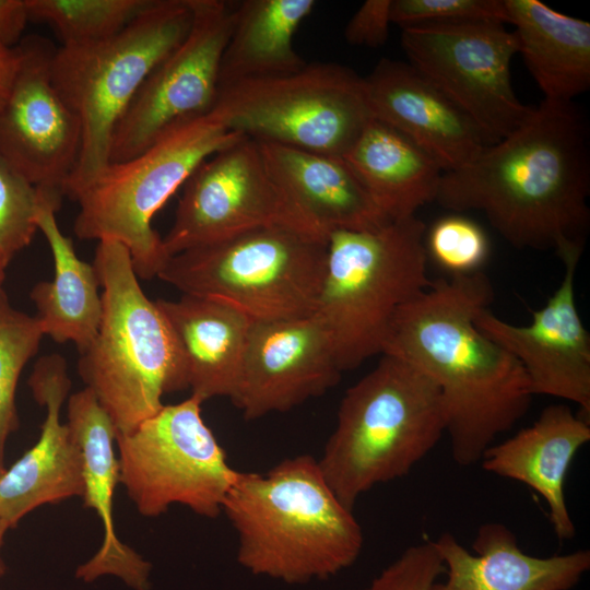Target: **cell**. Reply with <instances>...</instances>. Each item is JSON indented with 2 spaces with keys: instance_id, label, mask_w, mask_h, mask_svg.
<instances>
[{
  "instance_id": "obj_33",
  "label": "cell",
  "mask_w": 590,
  "mask_h": 590,
  "mask_svg": "<svg viewBox=\"0 0 590 590\" xmlns=\"http://www.w3.org/2000/svg\"><path fill=\"white\" fill-rule=\"evenodd\" d=\"M391 23L494 21L508 23L505 0H392Z\"/></svg>"
},
{
  "instance_id": "obj_27",
  "label": "cell",
  "mask_w": 590,
  "mask_h": 590,
  "mask_svg": "<svg viewBox=\"0 0 590 590\" xmlns=\"http://www.w3.org/2000/svg\"><path fill=\"white\" fill-rule=\"evenodd\" d=\"M518 54L544 99L573 102L590 87V23L538 0H505Z\"/></svg>"
},
{
  "instance_id": "obj_6",
  "label": "cell",
  "mask_w": 590,
  "mask_h": 590,
  "mask_svg": "<svg viewBox=\"0 0 590 590\" xmlns=\"http://www.w3.org/2000/svg\"><path fill=\"white\" fill-rule=\"evenodd\" d=\"M425 232L414 215L328 236L315 314L330 334L341 371L381 354L398 310L432 284Z\"/></svg>"
},
{
  "instance_id": "obj_15",
  "label": "cell",
  "mask_w": 590,
  "mask_h": 590,
  "mask_svg": "<svg viewBox=\"0 0 590 590\" xmlns=\"http://www.w3.org/2000/svg\"><path fill=\"white\" fill-rule=\"evenodd\" d=\"M16 72L0 104V157L39 190L61 198L81 149V123L56 90V48L27 36L15 46Z\"/></svg>"
},
{
  "instance_id": "obj_12",
  "label": "cell",
  "mask_w": 590,
  "mask_h": 590,
  "mask_svg": "<svg viewBox=\"0 0 590 590\" xmlns=\"http://www.w3.org/2000/svg\"><path fill=\"white\" fill-rule=\"evenodd\" d=\"M401 30L408 62L474 122L489 145L530 115L533 107L522 104L512 88L510 64L518 40L505 24L422 23Z\"/></svg>"
},
{
  "instance_id": "obj_19",
  "label": "cell",
  "mask_w": 590,
  "mask_h": 590,
  "mask_svg": "<svg viewBox=\"0 0 590 590\" xmlns=\"http://www.w3.org/2000/svg\"><path fill=\"white\" fill-rule=\"evenodd\" d=\"M364 79L374 118L412 140L444 173L468 165L489 145L474 122L409 62L384 58Z\"/></svg>"
},
{
  "instance_id": "obj_10",
  "label": "cell",
  "mask_w": 590,
  "mask_h": 590,
  "mask_svg": "<svg viewBox=\"0 0 590 590\" xmlns=\"http://www.w3.org/2000/svg\"><path fill=\"white\" fill-rule=\"evenodd\" d=\"M211 113L249 139L339 157L374 119L365 79L333 62L221 87Z\"/></svg>"
},
{
  "instance_id": "obj_5",
  "label": "cell",
  "mask_w": 590,
  "mask_h": 590,
  "mask_svg": "<svg viewBox=\"0 0 590 590\" xmlns=\"http://www.w3.org/2000/svg\"><path fill=\"white\" fill-rule=\"evenodd\" d=\"M93 264L103 314L95 339L80 353L79 374L117 436L158 412L164 394L188 386L173 329L142 291L129 250L117 241H98Z\"/></svg>"
},
{
  "instance_id": "obj_11",
  "label": "cell",
  "mask_w": 590,
  "mask_h": 590,
  "mask_svg": "<svg viewBox=\"0 0 590 590\" xmlns=\"http://www.w3.org/2000/svg\"><path fill=\"white\" fill-rule=\"evenodd\" d=\"M201 404L190 396L163 405L116 436L119 483L142 516L157 517L174 504L206 518L222 512L237 470L203 421Z\"/></svg>"
},
{
  "instance_id": "obj_24",
  "label": "cell",
  "mask_w": 590,
  "mask_h": 590,
  "mask_svg": "<svg viewBox=\"0 0 590 590\" xmlns=\"http://www.w3.org/2000/svg\"><path fill=\"white\" fill-rule=\"evenodd\" d=\"M178 342L191 397L201 403L232 398L252 321L216 299L186 295L157 299Z\"/></svg>"
},
{
  "instance_id": "obj_4",
  "label": "cell",
  "mask_w": 590,
  "mask_h": 590,
  "mask_svg": "<svg viewBox=\"0 0 590 590\" xmlns=\"http://www.w3.org/2000/svg\"><path fill=\"white\" fill-rule=\"evenodd\" d=\"M445 433L436 384L410 363L381 354L345 391L318 463L338 498L353 510L374 486L410 473Z\"/></svg>"
},
{
  "instance_id": "obj_18",
  "label": "cell",
  "mask_w": 590,
  "mask_h": 590,
  "mask_svg": "<svg viewBox=\"0 0 590 590\" xmlns=\"http://www.w3.org/2000/svg\"><path fill=\"white\" fill-rule=\"evenodd\" d=\"M34 399L45 405L40 436L0 479V518L14 527L26 514L83 494L82 458L61 406L71 387L60 354L40 357L28 379Z\"/></svg>"
},
{
  "instance_id": "obj_21",
  "label": "cell",
  "mask_w": 590,
  "mask_h": 590,
  "mask_svg": "<svg viewBox=\"0 0 590 590\" xmlns=\"http://www.w3.org/2000/svg\"><path fill=\"white\" fill-rule=\"evenodd\" d=\"M82 458L83 494L86 508L93 509L103 524L99 550L75 571V577L92 582L110 575L133 590H150L152 565L117 536L113 518V497L119 483V462L115 455L116 430L95 394L84 388L69 398L68 423Z\"/></svg>"
},
{
  "instance_id": "obj_13",
  "label": "cell",
  "mask_w": 590,
  "mask_h": 590,
  "mask_svg": "<svg viewBox=\"0 0 590 590\" xmlns=\"http://www.w3.org/2000/svg\"><path fill=\"white\" fill-rule=\"evenodd\" d=\"M168 257L262 227H284L328 240L270 174L258 141L244 138L205 160L184 185Z\"/></svg>"
},
{
  "instance_id": "obj_22",
  "label": "cell",
  "mask_w": 590,
  "mask_h": 590,
  "mask_svg": "<svg viewBox=\"0 0 590 590\" xmlns=\"http://www.w3.org/2000/svg\"><path fill=\"white\" fill-rule=\"evenodd\" d=\"M589 440L590 421L564 403L551 404L530 426L491 445L480 462L485 471L535 491L547 505L557 539L569 541L576 527L564 484L575 456Z\"/></svg>"
},
{
  "instance_id": "obj_8",
  "label": "cell",
  "mask_w": 590,
  "mask_h": 590,
  "mask_svg": "<svg viewBox=\"0 0 590 590\" xmlns=\"http://www.w3.org/2000/svg\"><path fill=\"white\" fill-rule=\"evenodd\" d=\"M327 240L262 227L170 256L157 278L181 294L223 302L251 321L310 316L323 280Z\"/></svg>"
},
{
  "instance_id": "obj_17",
  "label": "cell",
  "mask_w": 590,
  "mask_h": 590,
  "mask_svg": "<svg viewBox=\"0 0 590 590\" xmlns=\"http://www.w3.org/2000/svg\"><path fill=\"white\" fill-rule=\"evenodd\" d=\"M581 253L562 257L564 276L545 305L532 311L529 324L507 322L489 308L475 324L507 350L522 366L533 396L570 401L590 421V334L575 297V275Z\"/></svg>"
},
{
  "instance_id": "obj_9",
  "label": "cell",
  "mask_w": 590,
  "mask_h": 590,
  "mask_svg": "<svg viewBox=\"0 0 590 590\" xmlns=\"http://www.w3.org/2000/svg\"><path fill=\"white\" fill-rule=\"evenodd\" d=\"M244 138L210 113L135 156L109 163L73 199L80 206L75 235L123 245L138 278L157 276L169 257L152 226L153 217L205 160Z\"/></svg>"
},
{
  "instance_id": "obj_3",
  "label": "cell",
  "mask_w": 590,
  "mask_h": 590,
  "mask_svg": "<svg viewBox=\"0 0 590 590\" xmlns=\"http://www.w3.org/2000/svg\"><path fill=\"white\" fill-rule=\"evenodd\" d=\"M222 512L237 533L238 564L288 585L335 576L363 548L353 510L310 455L284 459L264 473L237 471Z\"/></svg>"
},
{
  "instance_id": "obj_26",
  "label": "cell",
  "mask_w": 590,
  "mask_h": 590,
  "mask_svg": "<svg viewBox=\"0 0 590 590\" xmlns=\"http://www.w3.org/2000/svg\"><path fill=\"white\" fill-rule=\"evenodd\" d=\"M343 160L389 221L414 216L435 201L444 174L412 140L375 118Z\"/></svg>"
},
{
  "instance_id": "obj_16",
  "label": "cell",
  "mask_w": 590,
  "mask_h": 590,
  "mask_svg": "<svg viewBox=\"0 0 590 590\" xmlns=\"http://www.w3.org/2000/svg\"><path fill=\"white\" fill-rule=\"evenodd\" d=\"M341 374L330 334L315 312L252 321L229 400L246 420H256L323 394Z\"/></svg>"
},
{
  "instance_id": "obj_7",
  "label": "cell",
  "mask_w": 590,
  "mask_h": 590,
  "mask_svg": "<svg viewBox=\"0 0 590 590\" xmlns=\"http://www.w3.org/2000/svg\"><path fill=\"white\" fill-rule=\"evenodd\" d=\"M191 22L189 0H152L118 34L56 48L51 80L82 131L64 196L73 200L109 164L118 122L149 74L185 39Z\"/></svg>"
},
{
  "instance_id": "obj_1",
  "label": "cell",
  "mask_w": 590,
  "mask_h": 590,
  "mask_svg": "<svg viewBox=\"0 0 590 590\" xmlns=\"http://www.w3.org/2000/svg\"><path fill=\"white\" fill-rule=\"evenodd\" d=\"M573 102L544 99L510 134L444 173L435 201L481 211L519 249L582 253L590 226V138Z\"/></svg>"
},
{
  "instance_id": "obj_14",
  "label": "cell",
  "mask_w": 590,
  "mask_h": 590,
  "mask_svg": "<svg viewBox=\"0 0 590 590\" xmlns=\"http://www.w3.org/2000/svg\"><path fill=\"white\" fill-rule=\"evenodd\" d=\"M185 39L149 74L113 134L109 163L127 161L170 131L206 116L219 95V73L237 3L189 0Z\"/></svg>"
},
{
  "instance_id": "obj_23",
  "label": "cell",
  "mask_w": 590,
  "mask_h": 590,
  "mask_svg": "<svg viewBox=\"0 0 590 590\" xmlns=\"http://www.w3.org/2000/svg\"><path fill=\"white\" fill-rule=\"evenodd\" d=\"M258 143L274 180L324 236L370 231L390 222L343 157Z\"/></svg>"
},
{
  "instance_id": "obj_37",
  "label": "cell",
  "mask_w": 590,
  "mask_h": 590,
  "mask_svg": "<svg viewBox=\"0 0 590 590\" xmlns=\"http://www.w3.org/2000/svg\"><path fill=\"white\" fill-rule=\"evenodd\" d=\"M19 62L17 51L0 44V104L8 95Z\"/></svg>"
},
{
  "instance_id": "obj_20",
  "label": "cell",
  "mask_w": 590,
  "mask_h": 590,
  "mask_svg": "<svg viewBox=\"0 0 590 590\" xmlns=\"http://www.w3.org/2000/svg\"><path fill=\"white\" fill-rule=\"evenodd\" d=\"M433 543L446 578L430 590H570L590 569L588 550L547 557L529 555L500 522L479 528L473 553L449 532Z\"/></svg>"
},
{
  "instance_id": "obj_39",
  "label": "cell",
  "mask_w": 590,
  "mask_h": 590,
  "mask_svg": "<svg viewBox=\"0 0 590 590\" xmlns=\"http://www.w3.org/2000/svg\"><path fill=\"white\" fill-rule=\"evenodd\" d=\"M4 271H5V269L0 266V290L2 288L1 284H2V282L4 280V275H5Z\"/></svg>"
},
{
  "instance_id": "obj_36",
  "label": "cell",
  "mask_w": 590,
  "mask_h": 590,
  "mask_svg": "<svg viewBox=\"0 0 590 590\" xmlns=\"http://www.w3.org/2000/svg\"><path fill=\"white\" fill-rule=\"evenodd\" d=\"M28 21L25 0H0V44L14 48Z\"/></svg>"
},
{
  "instance_id": "obj_28",
  "label": "cell",
  "mask_w": 590,
  "mask_h": 590,
  "mask_svg": "<svg viewBox=\"0 0 590 590\" xmlns=\"http://www.w3.org/2000/svg\"><path fill=\"white\" fill-rule=\"evenodd\" d=\"M315 7V0L239 2L221 60L219 88L304 68L307 62L296 52L293 38Z\"/></svg>"
},
{
  "instance_id": "obj_32",
  "label": "cell",
  "mask_w": 590,
  "mask_h": 590,
  "mask_svg": "<svg viewBox=\"0 0 590 590\" xmlns=\"http://www.w3.org/2000/svg\"><path fill=\"white\" fill-rule=\"evenodd\" d=\"M43 192L0 157V266L27 247L36 231Z\"/></svg>"
},
{
  "instance_id": "obj_34",
  "label": "cell",
  "mask_w": 590,
  "mask_h": 590,
  "mask_svg": "<svg viewBox=\"0 0 590 590\" xmlns=\"http://www.w3.org/2000/svg\"><path fill=\"white\" fill-rule=\"evenodd\" d=\"M445 567L433 541L406 547L363 590H430Z\"/></svg>"
},
{
  "instance_id": "obj_30",
  "label": "cell",
  "mask_w": 590,
  "mask_h": 590,
  "mask_svg": "<svg viewBox=\"0 0 590 590\" xmlns=\"http://www.w3.org/2000/svg\"><path fill=\"white\" fill-rule=\"evenodd\" d=\"M40 322L13 308L0 290V463L5 442L17 427L15 390L22 369L38 351L44 337Z\"/></svg>"
},
{
  "instance_id": "obj_35",
  "label": "cell",
  "mask_w": 590,
  "mask_h": 590,
  "mask_svg": "<svg viewBox=\"0 0 590 590\" xmlns=\"http://www.w3.org/2000/svg\"><path fill=\"white\" fill-rule=\"evenodd\" d=\"M392 0H367L353 14L344 30L345 40L354 46H382L391 24Z\"/></svg>"
},
{
  "instance_id": "obj_29",
  "label": "cell",
  "mask_w": 590,
  "mask_h": 590,
  "mask_svg": "<svg viewBox=\"0 0 590 590\" xmlns=\"http://www.w3.org/2000/svg\"><path fill=\"white\" fill-rule=\"evenodd\" d=\"M30 21L49 24L62 45L98 42L121 32L152 0H25Z\"/></svg>"
},
{
  "instance_id": "obj_25",
  "label": "cell",
  "mask_w": 590,
  "mask_h": 590,
  "mask_svg": "<svg viewBox=\"0 0 590 590\" xmlns=\"http://www.w3.org/2000/svg\"><path fill=\"white\" fill-rule=\"evenodd\" d=\"M61 201L43 193L35 222L54 259V279L31 291L44 334L59 343L73 342L84 352L96 337L103 314L99 278L94 264L81 260L72 239L56 219Z\"/></svg>"
},
{
  "instance_id": "obj_38",
  "label": "cell",
  "mask_w": 590,
  "mask_h": 590,
  "mask_svg": "<svg viewBox=\"0 0 590 590\" xmlns=\"http://www.w3.org/2000/svg\"><path fill=\"white\" fill-rule=\"evenodd\" d=\"M9 524L0 518V551L3 543V536L5 534V531L9 529ZM5 571V565L0 554V578L4 575Z\"/></svg>"
},
{
  "instance_id": "obj_2",
  "label": "cell",
  "mask_w": 590,
  "mask_h": 590,
  "mask_svg": "<svg viewBox=\"0 0 590 590\" xmlns=\"http://www.w3.org/2000/svg\"><path fill=\"white\" fill-rule=\"evenodd\" d=\"M493 296L483 272L432 281L398 310L381 353L436 384L451 456L462 467L480 462L497 436L524 416L533 397L520 363L475 324Z\"/></svg>"
},
{
  "instance_id": "obj_40",
  "label": "cell",
  "mask_w": 590,
  "mask_h": 590,
  "mask_svg": "<svg viewBox=\"0 0 590 590\" xmlns=\"http://www.w3.org/2000/svg\"><path fill=\"white\" fill-rule=\"evenodd\" d=\"M5 469L3 468L2 463H0V479L2 477Z\"/></svg>"
},
{
  "instance_id": "obj_31",
  "label": "cell",
  "mask_w": 590,
  "mask_h": 590,
  "mask_svg": "<svg viewBox=\"0 0 590 590\" xmlns=\"http://www.w3.org/2000/svg\"><path fill=\"white\" fill-rule=\"evenodd\" d=\"M424 246L427 259L450 276L482 272L491 252L484 229L455 213L426 227Z\"/></svg>"
}]
</instances>
